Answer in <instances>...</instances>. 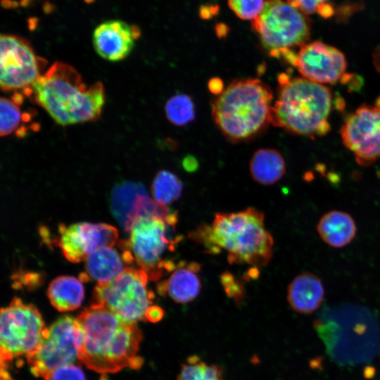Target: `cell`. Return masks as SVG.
Masks as SVG:
<instances>
[{"label":"cell","instance_id":"obj_1","mask_svg":"<svg viewBox=\"0 0 380 380\" xmlns=\"http://www.w3.org/2000/svg\"><path fill=\"white\" fill-rule=\"evenodd\" d=\"M84 331L79 360L99 373L139 369L137 355L142 334L137 323L127 322L108 308L91 304L77 317Z\"/></svg>","mask_w":380,"mask_h":380},{"label":"cell","instance_id":"obj_2","mask_svg":"<svg viewBox=\"0 0 380 380\" xmlns=\"http://www.w3.org/2000/svg\"><path fill=\"white\" fill-rule=\"evenodd\" d=\"M264 220V214L254 208L236 213H218L211 225L200 226L190 236L210 253L227 251L229 264L262 267L272 259L274 246Z\"/></svg>","mask_w":380,"mask_h":380},{"label":"cell","instance_id":"obj_3","mask_svg":"<svg viewBox=\"0 0 380 380\" xmlns=\"http://www.w3.org/2000/svg\"><path fill=\"white\" fill-rule=\"evenodd\" d=\"M29 96L62 126L96 121L106 102L101 82L88 86L74 67L60 61L39 77Z\"/></svg>","mask_w":380,"mask_h":380},{"label":"cell","instance_id":"obj_4","mask_svg":"<svg viewBox=\"0 0 380 380\" xmlns=\"http://www.w3.org/2000/svg\"><path fill=\"white\" fill-rule=\"evenodd\" d=\"M273 92L255 78L236 79L213 99L211 113L222 134L236 143L253 139L271 123Z\"/></svg>","mask_w":380,"mask_h":380},{"label":"cell","instance_id":"obj_5","mask_svg":"<svg viewBox=\"0 0 380 380\" xmlns=\"http://www.w3.org/2000/svg\"><path fill=\"white\" fill-rule=\"evenodd\" d=\"M277 97L272 105L271 124L293 134L320 137L330 130L332 108L329 88L303 77L278 76Z\"/></svg>","mask_w":380,"mask_h":380},{"label":"cell","instance_id":"obj_6","mask_svg":"<svg viewBox=\"0 0 380 380\" xmlns=\"http://www.w3.org/2000/svg\"><path fill=\"white\" fill-rule=\"evenodd\" d=\"M166 220L138 218L131 227L129 239L120 242L125 262H134L146 273L148 279L153 281L161 279L177 267L174 260L167 256L175 251L181 237L169 235L175 225L170 224Z\"/></svg>","mask_w":380,"mask_h":380},{"label":"cell","instance_id":"obj_7","mask_svg":"<svg viewBox=\"0 0 380 380\" xmlns=\"http://www.w3.org/2000/svg\"><path fill=\"white\" fill-rule=\"evenodd\" d=\"M253 30L272 57L293 65L296 53L308 39L310 23L297 8L284 0H265L260 14L252 21Z\"/></svg>","mask_w":380,"mask_h":380},{"label":"cell","instance_id":"obj_8","mask_svg":"<svg viewBox=\"0 0 380 380\" xmlns=\"http://www.w3.org/2000/svg\"><path fill=\"white\" fill-rule=\"evenodd\" d=\"M148 279L143 270L126 267L114 280L95 286L91 304L108 308L127 322L146 321L155 298Z\"/></svg>","mask_w":380,"mask_h":380},{"label":"cell","instance_id":"obj_9","mask_svg":"<svg viewBox=\"0 0 380 380\" xmlns=\"http://www.w3.org/2000/svg\"><path fill=\"white\" fill-rule=\"evenodd\" d=\"M1 369L14 358L31 355L39 346L44 322L38 309L14 298L1 310L0 318Z\"/></svg>","mask_w":380,"mask_h":380},{"label":"cell","instance_id":"obj_10","mask_svg":"<svg viewBox=\"0 0 380 380\" xmlns=\"http://www.w3.org/2000/svg\"><path fill=\"white\" fill-rule=\"evenodd\" d=\"M84 341L82 327L77 318L64 315L45 328L37 350L27 357L30 371L43 379L51 372L79 359Z\"/></svg>","mask_w":380,"mask_h":380},{"label":"cell","instance_id":"obj_11","mask_svg":"<svg viewBox=\"0 0 380 380\" xmlns=\"http://www.w3.org/2000/svg\"><path fill=\"white\" fill-rule=\"evenodd\" d=\"M45 61L37 56L25 39L10 34L0 37V84L5 91L23 93L30 90L44 73Z\"/></svg>","mask_w":380,"mask_h":380},{"label":"cell","instance_id":"obj_12","mask_svg":"<svg viewBox=\"0 0 380 380\" xmlns=\"http://www.w3.org/2000/svg\"><path fill=\"white\" fill-rule=\"evenodd\" d=\"M343 145L358 164L369 166L380 158V96L349 114L340 129Z\"/></svg>","mask_w":380,"mask_h":380},{"label":"cell","instance_id":"obj_13","mask_svg":"<svg viewBox=\"0 0 380 380\" xmlns=\"http://www.w3.org/2000/svg\"><path fill=\"white\" fill-rule=\"evenodd\" d=\"M118 239L115 227L104 223L77 222L58 227L57 244L72 262L85 260L94 252L113 247Z\"/></svg>","mask_w":380,"mask_h":380},{"label":"cell","instance_id":"obj_14","mask_svg":"<svg viewBox=\"0 0 380 380\" xmlns=\"http://www.w3.org/2000/svg\"><path fill=\"white\" fill-rule=\"evenodd\" d=\"M301 76L312 82L334 84L347 77V62L338 49L315 41L300 47L293 64Z\"/></svg>","mask_w":380,"mask_h":380},{"label":"cell","instance_id":"obj_15","mask_svg":"<svg viewBox=\"0 0 380 380\" xmlns=\"http://www.w3.org/2000/svg\"><path fill=\"white\" fill-rule=\"evenodd\" d=\"M141 36L140 29L120 20H110L99 25L92 35L97 54L111 62L126 58Z\"/></svg>","mask_w":380,"mask_h":380},{"label":"cell","instance_id":"obj_16","mask_svg":"<svg viewBox=\"0 0 380 380\" xmlns=\"http://www.w3.org/2000/svg\"><path fill=\"white\" fill-rule=\"evenodd\" d=\"M201 267V264L197 262H179L168 279L158 284V293L161 296L167 294L175 302L180 304L193 301L199 295L202 288L198 274Z\"/></svg>","mask_w":380,"mask_h":380},{"label":"cell","instance_id":"obj_17","mask_svg":"<svg viewBox=\"0 0 380 380\" xmlns=\"http://www.w3.org/2000/svg\"><path fill=\"white\" fill-rule=\"evenodd\" d=\"M324 296L322 280L310 272L297 275L289 284L287 300L291 308L301 314H311L321 305Z\"/></svg>","mask_w":380,"mask_h":380},{"label":"cell","instance_id":"obj_18","mask_svg":"<svg viewBox=\"0 0 380 380\" xmlns=\"http://www.w3.org/2000/svg\"><path fill=\"white\" fill-rule=\"evenodd\" d=\"M125 261L113 247L101 248L86 260L84 272L80 274L82 281H94L103 284L114 280L126 267Z\"/></svg>","mask_w":380,"mask_h":380},{"label":"cell","instance_id":"obj_19","mask_svg":"<svg viewBox=\"0 0 380 380\" xmlns=\"http://www.w3.org/2000/svg\"><path fill=\"white\" fill-rule=\"evenodd\" d=\"M317 232L321 239L334 248L346 246L356 234V225L347 213L331 210L324 214L317 224Z\"/></svg>","mask_w":380,"mask_h":380},{"label":"cell","instance_id":"obj_20","mask_svg":"<svg viewBox=\"0 0 380 380\" xmlns=\"http://www.w3.org/2000/svg\"><path fill=\"white\" fill-rule=\"evenodd\" d=\"M147 193L139 182L125 181L117 184L110 196V208L114 217L126 232L134 223V211L138 196Z\"/></svg>","mask_w":380,"mask_h":380},{"label":"cell","instance_id":"obj_21","mask_svg":"<svg viewBox=\"0 0 380 380\" xmlns=\"http://www.w3.org/2000/svg\"><path fill=\"white\" fill-rule=\"evenodd\" d=\"M249 171L253 180L258 184H273L286 172L284 159L276 149L260 148L250 159Z\"/></svg>","mask_w":380,"mask_h":380},{"label":"cell","instance_id":"obj_22","mask_svg":"<svg viewBox=\"0 0 380 380\" xmlns=\"http://www.w3.org/2000/svg\"><path fill=\"white\" fill-rule=\"evenodd\" d=\"M51 304L60 312H68L78 308L84 297L82 281L70 276L54 279L47 289Z\"/></svg>","mask_w":380,"mask_h":380},{"label":"cell","instance_id":"obj_23","mask_svg":"<svg viewBox=\"0 0 380 380\" xmlns=\"http://www.w3.org/2000/svg\"><path fill=\"white\" fill-rule=\"evenodd\" d=\"M183 184L181 179L171 171L162 170L157 172L151 185L153 199L167 206L182 196Z\"/></svg>","mask_w":380,"mask_h":380},{"label":"cell","instance_id":"obj_24","mask_svg":"<svg viewBox=\"0 0 380 380\" xmlns=\"http://www.w3.org/2000/svg\"><path fill=\"white\" fill-rule=\"evenodd\" d=\"M165 113L168 121L175 126H185L196 117L193 99L186 94L173 95L165 103Z\"/></svg>","mask_w":380,"mask_h":380},{"label":"cell","instance_id":"obj_25","mask_svg":"<svg viewBox=\"0 0 380 380\" xmlns=\"http://www.w3.org/2000/svg\"><path fill=\"white\" fill-rule=\"evenodd\" d=\"M176 380H224L222 369L192 355L182 364Z\"/></svg>","mask_w":380,"mask_h":380},{"label":"cell","instance_id":"obj_26","mask_svg":"<svg viewBox=\"0 0 380 380\" xmlns=\"http://www.w3.org/2000/svg\"><path fill=\"white\" fill-rule=\"evenodd\" d=\"M23 95L15 93L13 99L1 97L0 100V134L1 137L9 135L20 126L23 122V113L19 107L22 103Z\"/></svg>","mask_w":380,"mask_h":380},{"label":"cell","instance_id":"obj_27","mask_svg":"<svg viewBox=\"0 0 380 380\" xmlns=\"http://www.w3.org/2000/svg\"><path fill=\"white\" fill-rule=\"evenodd\" d=\"M264 0H228L231 10L241 19L255 20L262 12Z\"/></svg>","mask_w":380,"mask_h":380},{"label":"cell","instance_id":"obj_28","mask_svg":"<svg viewBox=\"0 0 380 380\" xmlns=\"http://www.w3.org/2000/svg\"><path fill=\"white\" fill-rule=\"evenodd\" d=\"M330 0H286L304 14L318 13L328 18L333 13L332 6L328 4Z\"/></svg>","mask_w":380,"mask_h":380},{"label":"cell","instance_id":"obj_29","mask_svg":"<svg viewBox=\"0 0 380 380\" xmlns=\"http://www.w3.org/2000/svg\"><path fill=\"white\" fill-rule=\"evenodd\" d=\"M44 380H86L85 374L79 364L62 366L49 373Z\"/></svg>","mask_w":380,"mask_h":380},{"label":"cell","instance_id":"obj_30","mask_svg":"<svg viewBox=\"0 0 380 380\" xmlns=\"http://www.w3.org/2000/svg\"><path fill=\"white\" fill-rule=\"evenodd\" d=\"M220 281L226 294L233 298L237 303H240L244 296V289L242 284L231 273L224 272L220 276Z\"/></svg>","mask_w":380,"mask_h":380},{"label":"cell","instance_id":"obj_31","mask_svg":"<svg viewBox=\"0 0 380 380\" xmlns=\"http://www.w3.org/2000/svg\"><path fill=\"white\" fill-rule=\"evenodd\" d=\"M164 316L163 308L159 306L153 305L147 311L146 315V321L150 322H159Z\"/></svg>","mask_w":380,"mask_h":380},{"label":"cell","instance_id":"obj_32","mask_svg":"<svg viewBox=\"0 0 380 380\" xmlns=\"http://www.w3.org/2000/svg\"><path fill=\"white\" fill-rule=\"evenodd\" d=\"M208 89L212 93L219 95L224 89L223 82L217 77L212 78L208 82Z\"/></svg>","mask_w":380,"mask_h":380},{"label":"cell","instance_id":"obj_33","mask_svg":"<svg viewBox=\"0 0 380 380\" xmlns=\"http://www.w3.org/2000/svg\"><path fill=\"white\" fill-rule=\"evenodd\" d=\"M183 167L188 171L196 170L198 167L197 160L191 156H186L183 160Z\"/></svg>","mask_w":380,"mask_h":380},{"label":"cell","instance_id":"obj_34","mask_svg":"<svg viewBox=\"0 0 380 380\" xmlns=\"http://www.w3.org/2000/svg\"><path fill=\"white\" fill-rule=\"evenodd\" d=\"M100 380H108V378L106 375V374H102L101 378H100Z\"/></svg>","mask_w":380,"mask_h":380},{"label":"cell","instance_id":"obj_35","mask_svg":"<svg viewBox=\"0 0 380 380\" xmlns=\"http://www.w3.org/2000/svg\"><path fill=\"white\" fill-rule=\"evenodd\" d=\"M26 1H27V0H26Z\"/></svg>","mask_w":380,"mask_h":380}]
</instances>
